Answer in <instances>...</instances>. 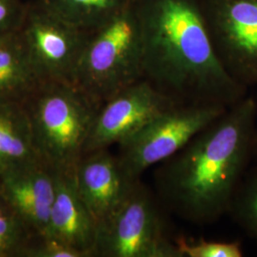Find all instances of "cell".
Listing matches in <instances>:
<instances>
[{
    "label": "cell",
    "instance_id": "6da1fadb",
    "mask_svg": "<svg viewBox=\"0 0 257 257\" xmlns=\"http://www.w3.org/2000/svg\"><path fill=\"white\" fill-rule=\"evenodd\" d=\"M143 47V77L176 105L230 108L247 96L221 63L205 0H132Z\"/></svg>",
    "mask_w": 257,
    "mask_h": 257
},
{
    "label": "cell",
    "instance_id": "7a4b0ae2",
    "mask_svg": "<svg viewBox=\"0 0 257 257\" xmlns=\"http://www.w3.org/2000/svg\"><path fill=\"white\" fill-rule=\"evenodd\" d=\"M257 102L246 96L203 128L155 173L157 195L185 220L207 225L229 212L253 157Z\"/></svg>",
    "mask_w": 257,
    "mask_h": 257
},
{
    "label": "cell",
    "instance_id": "3957f363",
    "mask_svg": "<svg viewBox=\"0 0 257 257\" xmlns=\"http://www.w3.org/2000/svg\"><path fill=\"white\" fill-rule=\"evenodd\" d=\"M40 160L74 173L99 106L73 83L43 81L22 102Z\"/></svg>",
    "mask_w": 257,
    "mask_h": 257
},
{
    "label": "cell",
    "instance_id": "277c9868",
    "mask_svg": "<svg viewBox=\"0 0 257 257\" xmlns=\"http://www.w3.org/2000/svg\"><path fill=\"white\" fill-rule=\"evenodd\" d=\"M143 77L141 31L132 0L89 32L74 84L99 107Z\"/></svg>",
    "mask_w": 257,
    "mask_h": 257
},
{
    "label": "cell",
    "instance_id": "5b68a950",
    "mask_svg": "<svg viewBox=\"0 0 257 257\" xmlns=\"http://www.w3.org/2000/svg\"><path fill=\"white\" fill-rule=\"evenodd\" d=\"M92 256L181 257L175 242L167 235L154 194L141 180L97 226Z\"/></svg>",
    "mask_w": 257,
    "mask_h": 257
},
{
    "label": "cell",
    "instance_id": "8992f818",
    "mask_svg": "<svg viewBox=\"0 0 257 257\" xmlns=\"http://www.w3.org/2000/svg\"><path fill=\"white\" fill-rule=\"evenodd\" d=\"M229 108L220 105H175L118 144L117 156L128 178L140 180L148 169L175 156Z\"/></svg>",
    "mask_w": 257,
    "mask_h": 257
},
{
    "label": "cell",
    "instance_id": "52a82bcc",
    "mask_svg": "<svg viewBox=\"0 0 257 257\" xmlns=\"http://www.w3.org/2000/svg\"><path fill=\"white\" fill-rule=\"evenodd\" d=\"M19 32L42 81L74 84L89 32L67 22L39 1L26 6Z\"/></svg>",
    "mask_w": 257,
    "mask_h": 257
},
{
    "label": "cell",
    "instance_id": "ba28073f",
    "mask_svg": "<svg viewBox=\"0 0 257 257\" xmlns=\"http://www.w3.org/2000/svg\"><path fill=\"white\" fill-rule=\"evenodd\" d=\"M211 41L222 65L241 85H257V0H205Z\"/></svg>",
    "mask_w": 257,
    "mask_h": 257
},
{
    "label": "cell",
    "instance_id": "9c48e42d",
    "mask_svg": "<svg viewBox=\"0 0 257 257\" xmlns=\"http://www.w3.org/2000/svg\"><path fill=\"white\" fill-rule=\"evenodd\" d=\"M174 102L141 79L104 102L96 112L85 154L118 145Z\"/></svg>",
    "mask_w": 257,
    "mask_h": 257
},
{
    "label": "cell",
    "instance_id": "30bf717a",
    "mask_svg": "<svg viewBox=\"0 0 257 257\" xmlns=\"http://www.w3.org/2000/svg\"><path fill=\"white\" fill-rule=\"evenodd\" d=\"M74 176L83 202L97 226L119 207L137 182L128 178L118 156L109 149L85 154Z\"/></svg>",
    "mask_w": 257,
    "mask_h": 257
},
{
    "label": "cell",
    "instance_id": "8fae6325",
    "mask_svg": "<svg viewBox=\"0 0 257 257\" xmlns=\"http://www.w3.org/2000/svg\"><path fill=\"white\" fill-rule=\"evenodd\" d=\"M0 192L33 235L46 233L55 200V172L42 161L0 175Z\"/></svg>",
    "mask_w": 257,
    "mask_h": 257
},
{
    "label": "cell",
    "instance_id": "7c38bea8",
    "mask_svg": "<svg viewBox=\"0 0 257 257\" xmlns=\"http://www.w3.org/2000/svg\"><path fill=\"white\" fill-rule=\"evenodd\" d=\"M97 225L78 193L74 173L55 172V194L46 233L92 256Z\"/></svg>",
    "mask_w": 257,
    "mask_h": 257
},
{
    "label": "cell",
    "instance_id": "4fadbf2b",
    "mask_svg": "<svg viewBox=\"0 0 257 257\" xmlns=\"http://www.w3.org/2000/svg\"><path fill=\"white\" fill-rule=\"evenodd\" d=\"M41 82L19 30L0 37V103H22Z\"/></svg>",
    "mask_w": 257,
    "mask_h": 257
},
{
    "label": "cell",
    "instance_id": "5bb4252c",
    "mask_svg": "<svg viewBox=\"0 0 257 257\" xmlns=\"http://www.w3.org/2000/svg\"><path fill=\"white\" fill-rule=\"evenodd\" d=\"M41 161L22 103H0V175Z\"/></svg>",
    "mask_w": 257,
    "mask_h": 257
},
{
    "label": "cell",
    "instance_id": "9a60e30c",
    "mask_svg": "<svg viewBox=\"0 0 257 257\" xmlns=\"http://www.w3.org/2000/svg\"><path fill=\"white\" fill-rule=\"evenodd\" d=\"M131 0H39L46 8L76 28L91 32L107 22Z\"/></svg>",
    "mask_w": 257,
    "mask_h": 257
},
{
    "label": "cell",
    "instance_id": "2e32d148",
    "mask_svg": "<svg viewBox=\"0 0 257 257\" xmlns=\"http://www.w3.org/2000/svg\"><path fill=\"white\" fill-rule=\"evenodd\" d=\"M229 212L257 244V173L243 178L233 195Z\"/></svg>",
    "mask_w": 257,
    "mask_h": 257
},
{
    "label": "cell",
    "instance_id": "e0dca14e",
    "mask_svg": "<svg viewBox=\"0 0 257 257\" xmlns=\"http://www.w3.org/2000/svg\"><path fill=\"white\" fill-rule=\"evenodd\" d=\"M33 233L15 213L0 216V257L21 256Z\"/></svg>",
    "mask_w": 257,
    "mask_h": 257
},
{
    "label": "cell",
    "instance_id": "ac0fdd59",
    "mask_svg": "<svg viewBox=\"0 0 257 257\" xmlns=\"http://www.w3.org/2000/svg\"><path fill=\"white\" fill-rule=\"evenodd\" d=\"M175 244L181 257H242L244 255L241 243L214 242V241H188L187 239H176Z\"/></svg>",
    "mask_w": 257,
    "mask_h": 257
},
{
    "label": "cell",
    "instance_id": "d6986e66",
    "mask_svg": "<svg viewBox=\"0 0 257 257\" xmlns=\"http://www.w3.org/2000/svg\"><path fill=\"white\" fill-rule=\"evenodd\" d=\"M23 257H86L81 251L50 236L33 235L23 249Z\"/></svg>",
    "mask_w": 257,
    "mask_h": 257
},
{
    "label": "cell",
    "instance_id": "ffe728a7",
    "mask_svg": "<svg viewBox=\"0 0 257 257\" xmlns=\"http://www.w3.org/2000/svg\"><path fill=\"white\" fill-rule=\"evenodd\" d=\"M26 6L22 0H0V37L19 30Z\"/></svg>",
    "mask_w": 257,
    "mask_h": 257
},
{
    "label": "cell",
    "instance_id": "44dd1931",
    "mask_svg": "<svg viewBox=\"0 0 257 257\" xmlns=\"http://www.w3.org/2000/svg\"><path fill=\"white\" fill-rule=\"evenodd\" d=\"M10 213H14V212L10 209L8 203L6 202L5 198L3 197L2 193L0 192V216L10 214Z\"/></svg>",
    "mask_w": 257,
    "mask_h": 257
},
{
    "label": "cell",
    "instance_id": "7402d4cb",
    "mask_svg": "<svg viewBox=\"0 0 257 257\" xmlns=\"http://www.w3.org/2000/svg\"><path fill=\"white\" fill-rule=\"evenodd\" d=\"M253 156L257 159V121L255 131H254V138H253Z\"/></svg>",
    "mask_w": 257,
    "mask_h": 257
}]
</instances>
